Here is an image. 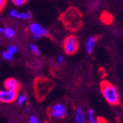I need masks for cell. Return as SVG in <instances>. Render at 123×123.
Segmentation results:
<instances>
[{"mask_svg": "<svg viewBox=\"0 0 123 123\" xmlns=\"http://www.w3.org/2000/svg\"><path fill=\"white\" fill-rule=\"evenodd\" d=\"M58 20L69 32H76L83 27V15L80 10L74 6H69L59 16Z\"/></svg>", "mask_w": 123, "mask_h": 123, "instance_id": "6da1fadb", "label": "cell"}, {"mask_svg": "<svg viewBox=\"0 0 123 123\" xmlns=\"http://www.w3.org/2000/svg\"><path fill=\"white\" fill-rule=\"evenodd\" d=\"M33 92L38 103L45 101L49 93L53 90L55 83L44 76H37L33 80Z\"/></svg>", "mask_w": 123, "mask_h": 123, "instance_id": "7a4b0ae2", "label": "cell"}, {"mask_svg": "<svg viewBox=\"0 0 123 123\" xmlns=\"http://www.w3.org/2000/svg\"><path fill=\"white\" fill-rule=\"evenodd\" d=\"M100 90L105 99L111 105H118L120 103L119 96L117 88L108 80H103L99 84Z\"/></svg>", "mask_w": 123, "mask_h": 123, "instance_id": "3957f363", "label": "cell"}, {"mask_svg": "<svg viewBox=\"0 0 123 123\" xmlns=\"http://www.w3.org/2000/svg\"><path fill=\"white\" fill-rule=\"evenodd\" d=\"M63 48L67 55H73L77 53L80 48L79 39L73 34L66 36L63 41Z\"/></svg>", "mask_w": 123, "mask_h": 123, "instance_id": "277c9868", "label": "cell"}, {"mask_svg": "<svg viewBox=\"0 0 123 123\" xmlns=\"http://www.w3.org/2000/svg\"><path fill=\"white\" fill-rule=\"evenodd\" d=\"M28 30L32 34L33 39H38L44 37L50 39L51 41H55V39L50 33V32L47 29L42 27L41 25L36 23V22L31 23L28 27Z\"/></svg>", "mask_w": 123, "mask_h": 123, "instance_id": "5b68a950", "label": "cell"}, {"mask_svg": "<svg viewBox=\"0 0 123 123\" xmlns=\"http://www.w3.org/2000/svg\"><path fill=\"white\" fill-rule=\"evenodd\" d=\"M47 114L51 119H63L66 117L67 108L63 103H55L47 108Z\"/></svg>", "mask_w": 123, "mask_h": 123, "instance_id": "8992f818", "label": "cell"}, {"mask_svg": "<svg viewBox=\"0 0 123 123\" xmlns=\"http://www.w3.org/2000/svg\"><path fill=\"white\" fill-rule=\"evenodd\" d=\"M18 92L14 90L3 89L0 90V103L5 104H11L16 101Z\"/></svg>", "mask_w": 123, "mask_h": 123, "instance_id": "52a82bcc", "label": "cell"}, {"mask_svg": "<svg viewBox=\"0 0 123 123\" xmlns=\"http://www.w3.org/2000/svg\"><path fill=\"white\" fill-rule=\"evenodd\" d=\"M4 88L8 90L19 92L21 88V84L13 77H9L4 81Z\"/></svg>", "mask_w": 123, "mask_h": 123, "instance_id": "ba28073f", "label": "cell"}, {"mask_svg": "<svg viewBox=\"0 0 123 123\" xmlns=\"http://www.w3.org/2000/svg\"><path fill=\"white\" fill-rule=\"evenodd\" d=\"M9 15L15 18L28 20L32 17V14L30 11H25V12H19V11L12 9L9 11Z\"/></svg>", "mask_w": 123, "mask_h": 123, "instance_id": "9c48e42d", "label": "cell"}, {"mask_svg": "<svg viewBox=\"0 0 123 123\" xmlns=\"http://www.w3.org/2000/svg\"><path fill=\"white\" fill-rule=\"evenodd\" d=\"M101 37H102L101 35H96L88 38V39L86 43V50L88 54L90 55L92 53L95 45L97 44V41L101 38Z\"/></svg>", "mask_w": 123, "mask_h": 123, "instance_id": "30bf717a", "label": "cell"}, {"mask_svg": "<svg viewBox=\"0 0 123 123\" xmlns=\"http://www.w3.org/2000/svg\"><path fill=\"white\" fill-rule=\"evenodd\" d=\"M74 120L77 123H87L86 113L81 107H77L74 111Z\"/></svg>", "mask_w": 123, "mask_h": 123, "instance_id": "8fae6325", "label": "cell"}, {"mask_svg": "<svg viewBox=\"0 0 123 123\" xmlns=\"http://www.w3.org/2000/svg\"><path fill=\"white\" fill-rule=\"evenodd\" d=\"M100 20H101V21L103 24L108 25L112 23L114 18H113V16L111 13L105 12V11H103L101 16H100Z\"/></svg>", "mask_w": 123, "mask_h": 123, "instance_id": "7c38bea8", "label": "cell"}, {"mask_svg": "<svg viewBox=\"0 0 123 123\" xmlns=\"http://www.w3.org/2000/svg\"><path fill=\"white\" fill-rule=\"evenodd\" d=\"M2 34H4L7 38H12L16 35V31L11 27H4V32Z\"/></svg>", "mask_w": 123, "mask_h": 123, "instance_id": "4fadbf2b", "label": "cell"}, {"mask_svg": "<svg viewBox=\"0 0 123 123\" xmlns=\"http://www.w3.org/2000/svg\"><path fill=\"white\" fill-rule=\"evenodd\" d=\"M88 119L90 123H97V118L95 117L94 111L92 108H89L88 111Z\"/></svg>", "mask_w": 123, "mask_h": 123, "instance_id": "5bb4252c", "label": "cell"}, {"mask_svg": "<svg viewBox=\"0 0 123 123\" xmlns=\"http://www.w3.org/2000/svg\"><path fill=\"white\" fill-rule=\"evenodd\" d=\"M30 48L31 52L34 55H37V56L40 55L41 52H40V50H39V49H38V46L36 45V44L31 43L30 45Z\"/></svg>", "mask_w": 123, "mask_h": 123, "instance_id": "9a60e30c", "label": "cell"}, {"mask_svg": "<svg viewBox=\"0 0 123 123\" xmlns=\"http://www.w3.org/2000/svg\"><path fill=\"white\" fill-rule=\"evenodd\" d=\"M27 98L25 94H21V95L18 96L16 101L19 105H23L24 103L27 101Z\"/></svg>", "mask_w": 123, "mask_h": 123, "instance_id": "2e32d148", "label": "cell"}, {"mask_svg": "<svg viewBox=\"0 0 123 123\" xmlns=\"http://www.w3.org/2000/svg\"><path fill=\"white\" fill-rule=\"evenodd\" d=\"M13 55L11 54L9 51H4L2 52V58L5 60V61H10L13 59Z\"/></svg>", "mask_w": 123, "mask_h": 123, "instance_id": "e0dca14e", "label": "cell"}, {"mask_svg": "<svg viewBox=\"0 0 123 123\" xmlns=\"http://www.w3.org/2000/svg\"><path fill=\"white\" fill-rule=\"evenodd\" d=\"M27 1L28 0H11L12 3L16 7L23 6L24 5H25L27 2Z\"/></svg>", "mask_w": 123, "mask_h": 123, "instance_id": "ac0fdd59", "label": "cell"}, {"mask_svg": "<svg viewBox=\"0 0 123 123\" xmlns=\"http://www.w3.org/2000/svg\"><path fill=\"white\" fill-rule=\"evenodd\" d=\"M7 51H9L11 54H13V55L18 52V47L15 45H10L7 48Z\"/></svg>", "mask_w": 123, "mask_h": 123, "instance_id": "d6986e66", "label": "cell"}, {"mask_svg": "<svg viewBox=\"0 0 123 123\" xmlns=\"http://www.w3.org/2000/svg\"><path fill=\"white\" fill-rule=\"evenodd\" d=\"M29 123H39V121L36 116L32 115L29 118Z\"/></svg>", "mask_w": 123, "mask_h": 123, "instance_id": "ffe728a7", "label": "cell"}, {"mask_svg": "<svg viewBox=\"0 0 123 123\" xmlns=\"http://www.w3.org/2000/svg\"><path fill=\"white\" fill-rule=\"evenodd\" d=\"M7 0H0V13L3 10V9L5 8L6 4H7Z\"/></svg>", "mask_w": 123, "mask_h": 123, "instance_id": "44dd1931", "label": "cell"}, {"mask_svg": "<svg viewBox=\"0 0 123 123\" xmlns=\"http://www.w3.org/2000/svg\"><path fill=\"white\" fill-rule=\"evenodd\" d=\"M57 61H58V63L59 64H61V63H63L64 62V58H63V57L62 56V55H60V56L58 57Z\"/></svg>", "mask_w": 123, "mask_h": 123, "instance_id": "7402d4cb", "label": "cell"}, {"mask_svg": "<svg viewBox=\"0 0 123 123\" xmlns=\"http://www.w3.org/2000/svg\"><path fill=\"white\" fill-rule=\"evenodd\" d=\"M97 123H107L103 118H97Z\"/></svg>", "mask_w": 123, "mask_h": 123, "instance_id": "603a6c76", "label": "cell"}, {"mask_svg": "<svg viewBox=\"0 0 123 123\" xmlns=\"http://www.w3.org/2000/svg\"><path fill=\"white\" fill-rule=\"evenodd\" d=\"M43 123H49V122H43Z\"/></svg>", "mask_w": 123, "mask_h": 123, "instance_id": "cb8c5ba5", "label": "cell"}]
</instances>
